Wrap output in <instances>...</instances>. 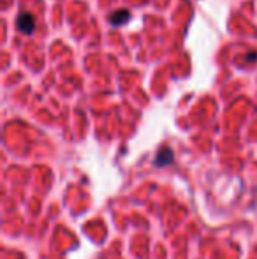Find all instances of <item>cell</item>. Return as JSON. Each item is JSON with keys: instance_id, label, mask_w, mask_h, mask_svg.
<instances>
[{"instance_id": "6da1fadb", "label": "cell", "mask_w": 257, "mask_h": 259, "mask_svg": "<svg viewBox=\"0 0 257 259\" xmlns=\"http://www.w3.org/2000/svg\"><path fill=\"white\" fill-rule=\"evenodd\" d=\"M18 28L23 34H32L35 28V18L30 13H23L18 16Z\"/></svg>"}, {"instance_id": "7a4b0ae2", "label": "cell", "mask_w": 257, "mask_h": 259, "mask_svg": "<svg viewBox=\"0 0 257 259\" xmlns=\"http://www.w3.org/2000/svg\"><path fill=\"white\" fill-rule=\"evenodd\" d=\"M173 159H175V154H173L171 148L162 147L161 150L157 152V155H155V166L164 167V166H168V164H171Z\"/></svg>"}, {"instance_id": "3957f363", "label": "cell", "mask_w": 257, "mask_h": 259, "mask_svg": "<svg viewBox=\"0 0 257 259\" xmlns=\"http://www.w3.org/2000/svg\"><path fill=\"white\" fill-rule=\"evenodd\" d=\"M129 16H130V13H129L127 9H120L118 13H115L113 16L110 18V20H111V23L117 25V27H118V25H122L125 20H129Z\"/></svg>"}]
</instances>
